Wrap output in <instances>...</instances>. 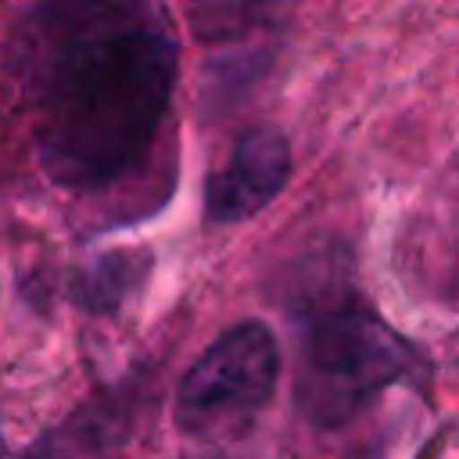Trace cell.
I'll return each instance as SVG.
<instances>
[{"mask_svg":"<svg viewBox=\"0 0 459 459\" xmlns=\"http://www.w3.org/2000/svg\"><path fill=\"white\" fill-rule=\"evenodd\" d=\"M290 179V140L276 126H251L237 136L230 158L204 183V215L237 226L276 201Z\"/></svg>","mask_w":459,"mask_h":459,"instance_id":"obj_4","label":"cell"},{"mask_svg":"<svg viewBox=\"0 0 459 459\" xmlns=\"http://www.w3.org/2000/svg\"><path fill=\"white\" fill-rule=\"evenodd\" d=\"M147 273H151V251L147 247L104 251L93 262H86L79 273H72L68 298L93 316H111L143 287Z\"/></svg>","mask_w":459,"mask_h":459,"instance_id":"obj_5","label":"cell"},{"mask_svg":"<svg viewBox=\"0 0 459 459\" xmlns=\"http://www.w3.org/2000/svg\"><path fill=\"white\" fill-rule=\"evenodd\" d=\"M18 54L39 169L104 190L154 147L179 72L176 36L147 4H61L25 25Z\"/></svg>","mask_w":459,"mask_h":459,"instance_id":"obj_1","label":"cell"},{"mask_svg":"<svg viewBox=\"0 0 459 459\" xmlns=\"http://www.w3.org/2000/svg\"><path fill=\"white\" fill-rule=\"evenodd\" d=\"M423 373V355L369 305L341 301L308 319L294 398L308 423L330 430L359 416L380 391Z\"/></svg>","mask_w":459,"mask_h":459,"instance_id":"obj_2","label":"cell"},{"mask_svg":"<svg viewBox=\"0 0 459 459\" xmlns=\"http://www.w3.org/2000/svg\"><path fill=\"white\" fill-rule=\"evenodd\" d=\"M280 384V344L262 319L222 330L183 373L176 387V423L201 441L244 434L273 402Z\"/></svg>","mask_w":459,"mask_h":459,"instance_id":"obj_3","label":"cell"}]
</instances>
